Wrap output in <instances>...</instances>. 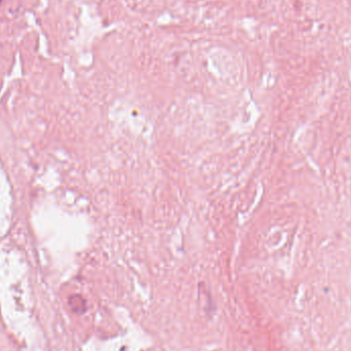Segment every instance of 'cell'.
<instances>
[{
  "label": "cell",
  "mask_w": 351,
  "mask_h": 351,
  "mask_svg": "<svg viewBox=\"0 0 351 351\" xmlns=\"http://www.w3.org/2000/svg\"><path fill=\"white\" fill-rule=\"evenodd\" d=\"M69 305L73 312L77 314H82L86 310V302L79 295L72 296V297L69 299Z\"/></svg>",
  "instance_id": "1"
}]
</instances>
